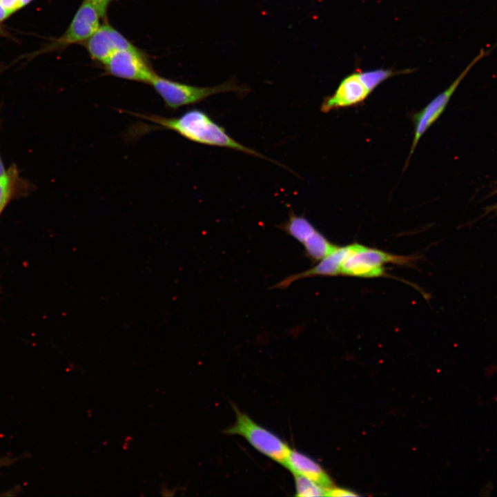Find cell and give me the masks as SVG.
<instances>
[{"instance_id":"6da1fadb","label":"cell","mask_w":497,"mask_h":497,"mask_svg":"<svg viewBox=\"0 0 497 497\" xmlns=\"http://www.w3.org/2000/svg\"><path fill=\"white\" fill-rule=\"evenodd\" d=\"M136 115L155 124L160 128L173 130L182 137L195 143L228 148L246 154L277 162L248 148L235 141L225 128L216 123L206 113L197 109H190L177 117H164L155 115Z\"/></svg>"},{"instance_id":"7a4b0ae2","label":"cell","mask_w":497,"mask_h":497,"mask_svg":"<svg viewBox=\"0 0 497 497\" xmlns=\"http://www.w3.org/2000/svg\"><path fill=\"white\" fill-rule=\"evenodd\" d=\"M150 85L162 99L165 106L172 110L199 103L214 95L245 90L233 81L214 86L201 87L164 78L157 74Z\"/></svg>"},{"instance_id":"3957f363","label":"cell","mask_w":497,"mask_h":497,"mask_svg":"<svg viewBox=\"0 0 497 497\" xmlns=\"http://www.w3.org/2000/svg\"><path fill=\"white\" fill-rule=\"evenodd\" d=\"M233 409L236 416L235 422L224 432L229 435L242 436L259 452L283 465L291 449L289 446L235 406H233Z\"/></svg>"},{"instance_id":"277c9868","label":"cell","mask_w":497,"mask_h":497,"mask_svg":"<svg viewBox=\"0 0 497 497\" xmlns=\"http://www.w3.org/2000/svg\"><path fill=\"white\" fill-rule=\"evenodd\" d=\"M414 259L412 256L396 255L358 244L342 263L340 275L367 278L381 277L385 274L384 264H409Z\"/></svg>"},{"instance_id":"5b68a950","label":"cell","mask_w":497,"mask_h":497,"mask_svg":"<svg viewBox=\"0 0 497 497\" xmlns=\"http://www.w3.org/2000/svg\"><path fill=\"white\" fill-rule=\"evenodd\" d=\"M101 18L94 6L88 0H84L64 34L31 56L33 57L43 53L64 50L73 44L84 43L100 26Z\"/></svg>"},{"instance_id":"8992f818","label":"cell","mask_w":497,"mask_h":497,"mask_svg":"<svg viewBox=\"0 0 497 497\" xmlns=\"http://www.w3.org/2000/svg\"><path fill=\"white\" fill-rule=\"evenodd\" d=\"M102 65L110 75L148 84L157 74L148 57L135 46L115 52Z\"/></svg>"},{"instance_id":"52a82bcc","label":"cell","mask_w":497,"mask_h":497,"mask_svg":"<svg viewBox=\"0 0 497 497\" xmlns=\"http://www.w3.org/2000/svg\"><path fill=\"white\" fill-rule=\"evenodd\" d=\"M484 55L485 52L481 50L478 56L470 63L469 66H467V67L446 90L433 98L426 106L424 107V108L418 112L413 116L414 135L409 156H411L418 141L423 134L441 115L460 83L474 64L481 59Z\"/></svg>"},{"instance_id":"ba28073f","label":"cell","mask_w":497,"mask_h":497,"mask_svg":"<svg viewBox=\"0 0 497 497\" xmlns=\"http://www.w3.org/2000/svg\"><path fill=\"white\" fill-rule=\"evenodd\" d=\"M84 44L90 58L101 64L115 52L134 46L108 23L101 24Z\"/></svg>"},{"instance_id":"9c48e42d","label":"cell","mask_w":497,"mask_h":497,"mask_svg":"<svg viewBox=\"0 0 497 497\" xmlns=\"http://www.w3.org/2000/svg\"><path fill=\"white\" fill-rule=\"evenodd\" d=\"M358 244V243H354L344 246H338L335 251L320 260L314 266L284 277L273 285L271 289H286L293 282L307 277L340 275L342 263L355 250Z\"/></svg>"},{"instance_id":"30bf717a","label":"cell","mask_w":497,"mask_h":497,"mask_svg":"<svg viewBox=\"0 0 497 497\" xmlns=\"http://www.w3.org/2000/svg\"><path fill=\"white\" fill-rule=\"evenodd\" d=\"M370 93L360 79L358 72L352 73L343 79L334 93L323 101L320 110L328 113L357 105L364 101Z\"/></svg>"},{"instance_id":"8fae6325","label":"cell","mask_w":497,"mask_h":497,"mask_svg":"<svg viewBox=\"0 0 497 497\" xmlns=\"http://www.w3.org/2000/svg\"><path fill=\"white\" fill-rule=\"evenodd\" d=\"M283 466L293 474L304 476L327 489L333 487L331 478L324 469L315 460L300 451L291 449Z\"/></svg>"},{"instance_id":"7c38bea8","label":"cell","mask_w":497,"mask_h":497,"mask_svg":"<svg viewBox=\"0 0 497 497\" xmlns=\"http://www.w3.org/2000/svg\"><path fill=\"white\" fill-rule=\"evenodd\" d=\"M277 227L302 244L318 230L308 219L293 211L289 212L288 220Z\"/></svg>"},{"instance_id":"4fadbf2b","label":"cell","mask_w":497,"mask_h":497,"mask_svg":"<svg viewBox=\"0 0 497 497\" xmlns=\"http://www.w3.org/2000/svg\"><path fill=\"white\" fill-rule=\"evenodd\" d=\"M302 245L305 255L313 262H319L338 246L331 243L318 230L306 239Z\"/></svg>"},{"instance_id":"5bb4252c","label":"cell","mask_w":497,"mask_h":497,"mask_svg":"<svg viewBox=\"0 0 497 497\" xmlns=\"http://www.w3.org/2000/svg\"><path fill=\"white\" fill-rule=\"evenodd\" d=\"M21 180L15 166L9 167L0 177V215L22 188Z\"/></svg>"},{"instance_id":"9a60e30c","label":"cell","mask_w":497,"mask_h":497,"mask_svg":"<svg viewBox=\"0 0 497 497\" xmlns=\"http://www.w3.org/2000/svg\"><path fill=\"white\" fill-rule=\"evenodd\" d=\"M409 70L395 71L388 69H377L359 72L358 74L361 81L364 84L369 91L371 92L377 86L388 78L396 75L405 73V72H409Z\"/></svg>"},{"instance_id":"2e32d148","label":"cell","mask_w":497,"mask_h":497,"mask_svg":"<svg viewBox=\"0 0 497 497\" xmlns=\"http://www.w3.org/2000/svg\"><path fill=\"white\" fill-rule=\"evenodd\" d=\"M295 480L296 496L300 497L327 496V489L300 475L293 474Z\"/></svg>"},{"instance_id":"e0dca14e","label":"cell","mask_w":497,"mask_h":497,"mask_svg":"<svg viewBox=\"0 0 497 497\" xmlns=\"http://www.w3.org/2000/svg\"><path fill=\"white\" fill-rule=\"evenodd\" d=\"M33 0H0V23Z\"/></svg>"},{"instance_id":"ac0fdd59","label":"cell","mask_w":497,"mask_h":497,"mask_svg":"<svg viewBox=\"0 0 497 497\" xmlns=\"http://www.w3.org/2000/svg\"><path fill=\"white\" fill-rule=\"evenodd\" d=\"M90 1L94 7L97 9L101 17L104 19H106L107 10L110 4L114 0H88Z\"/></svg>"},{"instance_id":"d6986e66","label":"cell","mask_w":497,"mask_h":497,"mask_svg":"<svg viewBox=\"0 0 497 497\" xmlns=\"http://www.w3.org/2000/svg\"><path fill=\"white\" fill-rule=\"evenodd\" d=\"M358 494L353 491L339 487H332L327 490V496H358Z\"/></svg>"},{"instance_id":"ffe728a7","label":"cell","mask_w":497,"mask_h":497,"mask_svg":"<svg viewBox=\"0 0 497 497\" xmlns=\"http://www.w3.org/2000/svg\"><path fill=\"white\" fill-rule=\"evenodd\" d=\"M6 170L7 169L5 168L2 159L0 155V177L6 173Z\"/></svg>"},{"instance_id":"44dd1931","label":"cell","mask_w":497,"mask_h":497,"mask_svg":"<svg viewBox=\"0 0 497 497\" xmlns=\"http://www.w3.org/2000/svg\"><path fill=\"white\" fill-rule=\"evenodd\" d=\"M5 33H6V32H5V31L3 30V29L0 26V36H1V35H6Z\"/></svg>"},{"instance_id":"7402d4cb","label":"cell","mask_w":497,"mask_h":497,"mask_svg":"<svg viewBox=\"0 0 497 497\" xmlns=\"http://www.w3.org/2000/svg\"><path fill=\"white\" fill-rule=\"evenodd\" d=\"M0 464H1V462H0Z\"/></svg>"}]
</instances>
